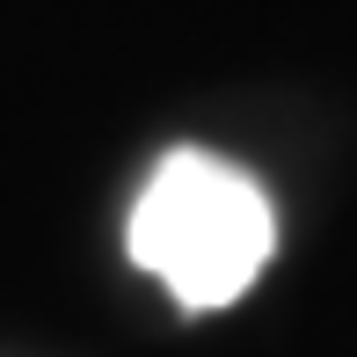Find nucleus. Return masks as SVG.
Segmentation results:
<instances>
[{
	"mask_svg": "<svg viewBox=\"0 0 357 357\" xmlns=\"http://www.w3.org/2000/svg\"><path fill=\"white\" fill-rule=\"evenodd\" d=\"M124 248L146 278L168 284L183 314H212L263 278L270 248H278V204L248 168L204 153V146H175L146 175Z\"/></svg>",
	"mask_w": 357,
	"mask_h": 357,
	"instance_id": "nucleus-1",
	"label": "nucleus"
}]
</instances>
